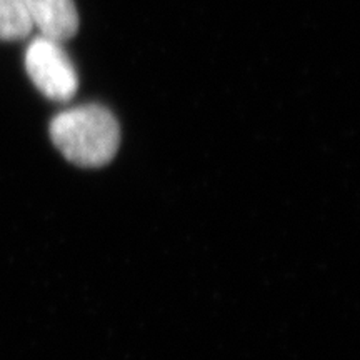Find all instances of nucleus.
<instances>
[{
  "mask_svg": "<svg viewBox=\"0 0 360 360\" xmlns=\"http://www.w3.org/2000/svg\"><path fill=\"white\" fill-rule=\"evenodd\" d=\"M51 139L72 164L80 167H101L109 164L115 155L120 129L109 109L89 103L53 117Z\"/></svg>",
  "mask_w": 360,
  "mask_h": 360,
  "instance_id": "obj_1",
  "label": "nucleus"
},
{
  "mask_svg": "<svg viewBox=\"0 0 360 360\" xmlns=\"http://www.w3.org/2000/svg\"><path fill=\"white\" fill-rule=\"evenodd\" d=\"M25 70L35 87L51 101L67 102L77 92V72L57 40L44 35L35 39L27 47Z\"/></svg>",
  "mask_w": 360,
  "mask_h": 360,
  "instance_id": "obj_2",
  "label": "nucleus"
},
{
  "mask_svg": "<svg viewBox=\"0 0 360 360\" xmlns=\"http://www.w3.org/2000/svg\"><path fill=\"white\" fill-rule=\"evenodd\" d=\"M24 6L44 37L62 44L77 34L79 13L74 0H24Z\"/></svg>",
  "mask_w": 360,
  "mask_h": 360,
  "instance_id": "obj_3",
  "label": "nucleus"
},
{
  "mask_svg": "<svg viewBox=\"0 0 360 360\" xmlns=\"http://www.w3.org/2000/svg\"><path fill=\"white\" fill-rule=\"evenodd\" d=\"M32 29L24 0H0V40H22Z\"/></svg>",
  "mask_w": 360,
  "mask_h": 360,
  "instance_id": "obj_4",
  "label": "nucleus"
}]
</instances>
